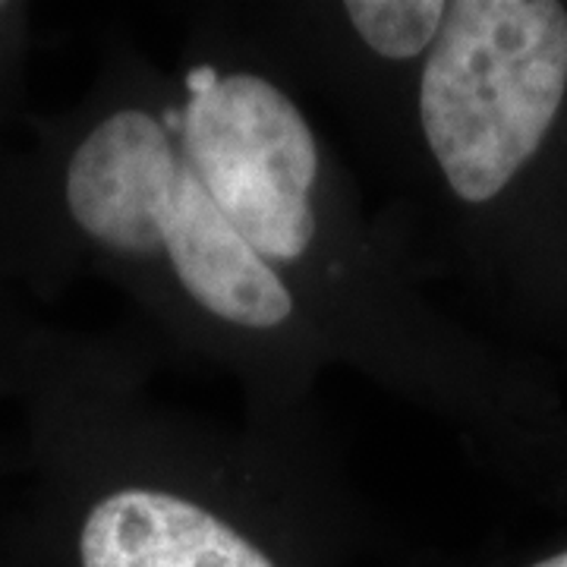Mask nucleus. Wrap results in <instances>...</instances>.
I'll return each instance as SVG.
<instances>
[{"mask_svg": "<svg viewBox=\"0 0 567 567\" xmlns=\"http://www.w3.org/2000/svg\"><path fill=\"white\" fill-rule=\"evenodd\" d=\"M66 205L89 237L130 256L164 249L183 290L240 328H275L293 312L278 271L208 196L181 142L145 111L102 121L66 171Z\"/></svg>", "mask_w": 567, "mask_h": 567, "instance_id": "nucleus-1", "label": "nucleus"}, {"mask_svg": "<svg viewBox=\"0 0 567 567\" xmlns=\"http://www.w3.org/2000/svg\"><path fill=\"white\" fill-rule=\"evenodd\" d=\"M567 92L555 0L447 3L420 80V123L451 189L488 203L536 155Z\"/></svg>", "mask_w": 567, "mask_h": 567, "instance_id": "nucleus-2", "label": "nucleus"}, {"mask_svg": "<svg viewBox=\"0 0 567 567\" xmlns=\"http://www.w3.org/2000/svg\"><path fill=\"white\" fill-rule=\"evenodd\" d=\"M181 152L227 221L265 262L300 259L316 234L312 186L319 148L300 107L252 73L186 76Z\"/></svg>", "mask_w": 567, "mask_h": 567, "instance_id": "nucleus-3", "label": "nucleus"}, {"mask_svg": "<svg viewBox=\"0 0 567 567\" xmlns=\"http://www.w3.org/2000/svg\"><path fill=\"white\" fill-rule=\"evenodd\" d=\"M82 567H275L205 507L171 492L123 488L89 511Z\"/></svg>", "mask_w": 567, "mask_h": 567, "instance_id": "nucleus-4", "label": "nucleus"}, {"mask_svg": "<svg viewBox=\"0 0 567 567\" xmlns=\"http://www.w3.org/2000/svg\"><path fill=\"white\" fill-rule=\"evenodd\" d=\"M447 3L442 0H350L344 13L360 39L388 61H410L432 48Z\"/></svg>", "mask_w": 567, "mask_h": 567, "instance_id": "nucleus-5", "label": "nucleus"}, {"mask_svg": "<svg viewBox=\"0 0 567 567\" xmlns=\"http://www.w3.org/2000/svg\"><path fill=\"white\" fill-rule=\"evenodd\" d=\"M536 567H567V551L561 555H555V558H548V561H539Z\"/></svg>", "mask_w": 567, "mask_h": 567, "instance_id": "nucleus-6", "label": "nucleus"}]
</instances>
